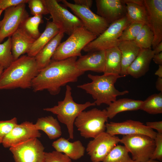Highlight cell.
Returning a JSON list of instances; mask_svg holds the SVG:
<instances>
[{"mask_svg": "<svg viewBox=\"0 0 162 162\" xmlns=\"http://www.w3.org/2000/svg\"><path fill=\"white\" fill-rule=\"evenodd\" d=\"M104 74L120 75L121 71V54L117 46L105 50Z\"/></svg>", "mask_w": 162, "mask_h": 162, "instance_id": "83f0119b", "label": "cell"}, {"mask_svg": "<svg viewBox=\"0 0 162 162\" xmlns=\"http://www.w3.org/2000/svg\"><path fill=\"white\" fill-rule=\"evenodd\" d=\"M74 4L90 8L92 5L93 1L92 0H74Z\"/></svg>", "mask_w": 162, "mask_h": 162, "instance_id": "60d3db41", "label": "cell"}, {"mask_svg": "<svg viewBox=\"0 0 162 162\" xmlns=\"http://www.w3.org/2000/svg\"><path fill=\"white\" fill-rule=\"evenodd\" d=\"M154 39V35L151 28L144 24L134 41L141 49L151 48Z\"/></svg>", "mask_w": 162, "mask_h": 162, "instance_id": "1f68e13d", "label": "cell"}, {"mask_svg": "<svg viewBox=\"0 0 162 162\" xmlns=\"http://www.w3.org/2000/svg\"><path fill=\"white\" fill-rule=\"evenodd\" d=\"M124 146L117 145L102 162H136L131 158Z\"/></svg>", "mask_w": 162, "mask_h": 162, "instance_id": "4dcf8cb0", "label": "cell"}, {"mask_svg": "<svg viewBox=\"0 0 162 162\" xmlns=\"http://www.w3.org/2000/svg\"><path fill=\"white\" fill-rule=\"evenodd\" d=\"M94 102L88 101L83 104L76 103L72 96L71 88L66 85L64 99L58 102L57 105L44 109V111L50 112L57 115L58 120L65 124L67 128L69 138H74V124L76 118L85 109L95 106Z\"/></svg>", "mask_w": 162, "mask_h": 162, "instance_id": "277c9868", "label": "cell"}, {"mask_svg": "<svg viewBox=\"0 0 162 162\" xmlns=\"http://www.w3.org/2000/svg\"><path fill=\"white\" fill-rule=\"evenodd\" d=\"M144 24L138 22H130L122 32L119 38V41H134Z\"/></svg>", "mask_w": 162, "mask_h": 162, "instance_id": "836d02e7", "label": "cell"}, {"mask_svg": "<svg viewBox=\"0 0 162 162\" xmlns=\"http://www.w3.org/2000/svg\"><path fill=\"white\" fill-rule=\"evenodd\" d=\"M52 146L55 151L64 154L71 160L79 159L85 154V148L79 140L71 142L62 137L53 142Z\"/></svg>", "mask_w": 162, "mask_h": 162, "instance_id": "ffe728a7", "label": "cell"}, {"mask_svg": "<svg viewBox=\"0 0 162 162\" xmlns=\"http://www.w3.org/2000/svg\"><path fill=\"white\" fill-rule=\"evenodd\" d=\"M119 142L123 144L132 159L136 162H146L150 159L155 148L154 139L142 134L123 136Z\"/></svg>", "mask_w": 162, "mask_h": 162, "instance_id": "9c48e42d", "label": "cell"}, {"mask_svg": "<svg viewBox=\"0 0 162 162\" xmlns=\"http://www.w3.org/2000/svg\"><path fill=\"white\" fill-rule=\"evenodd\" d=\"M59 32L58 27L52 21H48L44 32L34 42L26 53L27 55L35 57L40 50Z\"/></svg>", "mask_w": 162, "mask_h": 162, "instance_id": "d4e9b609", "label": "cell"}, {"mask_svg": "<svg viewBox=\"0 0 162 162\" xmlns=\"http://www.w3.org/2000/svg\"><path fill=\"white\" fill-rule=\"evenodd\" d=\"M97 14L110 25L126 16L125 4L123 0H96Z\"/></svg>", "mask_w": 162, "mask_h": 162, "instance_id": "e0dca14e", "label": "cell"}, {"mask_svg": "<svg viewBox=\"0 0 162 162\" xmlns=\"http://www.w3.org/2000/svg\"><path fill=\"white\" fill-rule=\"evenodd\" d=\"M120 139L105 131L89 141L86 150L92 162H102L119 142Z\"/></svg>", "mask_w": 162, "mask_h": 162, "instance_id": "4fadbf2b", "label": "cell"}, {"mask_svg": "<svg viewBox=\"0 0 162 162\" xmlns=\"http://www.w3.org/2000/svg\"><path fill=\"white\" fill-rule=\"evenodd\" d=\"M17 124V118L15 117L7 120H0V144H2L5 136Z\"/></svg>", "mask_w": 162, "mask_h": 162, "instance_id": "d590c367", "label": "cell"}, {"mask_svg": "<svg viewBox=\"0 0 162 162\" xmlns=\"http://www.w3.org/2000/svg\"><path fill=\"white\" fill-rule=\"evenodd\" d=\"M28 0H0V10H4L8 8L23 3H27Z\"/></svg>", "mask_w": 162, "mask_h": 162, "instance_id": "f35d334b", "label": "cell"}, {"mask_svg": "<svg viewBox=\"0 0 162 162\" xmlns=\"http://www.w3.org/2000/svg\"><path fill=\"white\" fill-rule=\"evenodd\" d=\"M106 130V133L112 136L142 134L148 136L154 139L157 133L142 122L131 119L121 122H107Z\"/></svg>", "mask_w": 162, "mask_h": 162, "instance_id": "5bb4252c", "label": "cell"}, {"mask_svg": "<svg viewBox=\"0 0 162 162\" xmlns=\"http://www.w3.org/2000/svg\"><path fill=\"white\" fill-rule=\"evenodd\" d=\"M155 148L150 159L162 160V134L158 133L154 139Z\"/></svg>", "mask_w": 162, "mask_h": 162, "instance_id": "74e56055", "label": "cell"}, {"mask_svg": "<svg viewBox=\"0 0 162 162\" xmlns=\"http://www.w3.org/2000/svg\"><path fill=\"white\" fill-rule=\"evenodd\" d=\"M9 149L15 162H44V147L38 138L11 147Z\"/></svg>", "mask_w": 162, "mask_h": 162, "instance_id": "7c38bea8", "label": "cell"}, {"mask_svg": "<svg viewBox=\"0 0 162 162\" xmlns=\"http://www.w3.org/2000/svg\"><path fill=\"white\" fill-rule=\"evenodd\" d=\"M45 4L52 19V21L58 28L59 32L70 35L77 29L83 27L81 21L64 6L56 0H44Z\"/></svg>", "mask_w": 162, "mask_h": 162, "instance_id": "52a82bcc", "label": "cell"}, {"mask_svg": "<svg viewBox=\"0 0 162 162\" xmlns=\"http://www.w3.org/2000/svg\"><path fill=\"white\" fill-rule=\"evenodd\" d=\"M146 125L148 127L152 129H155L158 133L162 134V121L147 122Z\"/></svg>", "mask_w": 162, "mask_h": 162, "instance_id": "ab89813d", "label": "cell"}, {"mask_svg": "<svg viewBox=\"0 0 162 162\" xmlns=\"http://www.w3.org/2000/svg\"><path fill=\"white\" fill-rule=\"evenodd\" d=\"M92 81L89 83L78 85V88L85 90L90 94L94 100L96 105L102 104L110 105L116 100V97L128 94L129 91H119L114 86L118 78L124 77L119 75L104 74L102 75H88Z\"/></svg>", "mask_w": 162, "mask_h": 162, "instance_id": "3957f363", "label": "cell"}, {"mask_svg": "<svg viewBox=\"0 0 162 162\" xmlns=\"http://www.w3.org/2000/svg\"><path fill=\"white\" fill-rule=\"evenodd\" d=\"M155 86L158 91L162 92V78H158L155 83Z\"/></svg>", "mask_w": 162, "mask_h": 162, "instance_id": "7bdbcfd3", "label": "cell"}, {"mask_svg": "<svg viewBox=\"0 0 162 162\" xmlns=\"http://www.w3.org/2000/svg\"><path fill=\"white\" fill-rule=\"evenodd\" d=\"M77 57H74L60 61L51 60L33 80L31 88L33 91L46 90L55 95L60 93L62 87L68 83L76 82L84 73L77 68Z\"/></svg>", "mask_w": 162, "mask_h": 162, "instance_id": "6da1fadb", "label": "cell"}, {"mask_svg": "<svg viewBox=\"0 0 162 162\" xmlns=\"http://www.w3.org/2000/svg\"><path fill=\"white\" fill-rule=\"evenodd\" d=\"M3 11L2 10H0V17Z\"/></svg>", "mask_w": 162, "mask_h": 162, "instance_id": "c3c4849f", "label": "cell"}, {"mask_svg": "<svg viewBox=\"0 0 162 162\" xmlns=\"http://www.w3.org/2000/svg\"><path fill=\"white\" fill-rule=\"evenodd\" d=\"M130 23L126 16L115 21L110 24L103 33L88 44L83 50L88 52L105 50L117 46L122 32Z\"/></svg>", "mask_w": 162, "mask_h": 162, "instance_id": "ba28073f", "label": "cell"}, {"mask_svg": "<svg viewBox=\"0 0 162 162\" xmlns=\"http://www.w3.org/2000/svg\"><path fill=\"white\" fill-rule=\"evenodd\" d=\"M152 50H153L154 54L159 53L162 52V41L159 43Z\"/></svg>", "mask_w": 162, "mask_h": 162, "instance_id": "ee69618b", "label": "cell"}, {"mask_svg": "<svg viewBox=\"0 0 162 162\" xmlns=\"http://www.w3.org/2000/svg\"><path fill=\"white\" fill-rule=\"evenodd\" d=\"M64 5L70 8L82 22L83 26L97 37L103 33L109 24L102 17L93 12L90 8L61 0Z\"/></svg>", "mask_w": 162, "mask_h": 162, "instance_id": "30bf717a", "label": "cell"}, {"mask_svg": "<svg viewBox=\"0 0 162 162\" xmlns=\"http://www.w3.org/2000/svg\"><path fill=\"white\" fill-rule=\"evenodd\" d=\"M154 54L151 48L141 49L137 57L128 68L127 75L136 79L144 76L149 70Z\"/></svg>", "mask_w": 162, "mask_h": 162, "instance_id": "d6986e66", "label": "cell"}, {"mask_svg": "<svg viewBox=\"0 0 162 162\" xmlns=\"http://www.w3.org/2000/svg\"><path fill=\"white\" fill-rule=\"evenodd\" d=\"M4 70V68H3L2 66H0V76Z\"/></svg>", "mask_w": 162, "mask_h": 162, "instance_id": "7dc6e473", "label": "cell"}, {"mask_svg": "<svg viewBox=\"0 0 162 162\" xmlns=\"http://www.w3.org/2000/svg\"><path fill=\"white\" fill-rule=\"evenodd\" d=\"M146 162H159V161L158 160H153L150 159L148 160Z\"/></svg>", "mask_w": 162, "mask_h": 162, "instance_id": "bcb514c9", "label": "cell"}, {"mask_svg": "<svg viewBox=\"0 0 162 162\" xmlns=\"http://www.w3.org/2000/svg\"><path fill=\"white\" fill-rule=\"evenodd\" d=\"M140 110L151 114L162 113V92L154 94L142 101Z\"/></svg>", "mask_w": 162, "mask_h": 162, "instance_id": "f1b7e54d", "label": "cell"}, {"mask_svg": "<svg viewBox=\"0 0 162 162\" xmlns=\"http://www.w3.org/2000/svg\"><path fill=\"white\" fill-rule=\"evenodd\" d=\"M105 50L91 52L79 57L76 61V66L80 71L104 73L105 67Z\"/></svg>", "mask_w": 162, "mask_h": 162, "instance_id": "ac0fdd59", "label": "cell"}, {"mask_svg": "<svg viewBox=\"0 0 162 162\" xmlns=\"http://www.w3.org/2000/svg\"><path fill=\"white\" fill-rule=\"evenodd\" d=\"M34 125L36 129L44 131L50 140L59 138L62 134L58 120L52 116L38 118Z\"/></svg>", "mask_w": 162, "mask_h": 162, "instance_id": "4316f807", "label": "cell"}, {"mask_svg": "<svg viewBox=\"0 0 162 162\" xmlns=\"http://www.w3.org/2000/svg\"><path fill=\"white\" fill-rule=\"evenodd\" d=\"M152 60L156 64L159 65H162V52L154 54Z\"/></svg>", "mask_w": 162, "mask_h": 162, "instance_id": "b9f144b4", "label": "cell"}, {"mask_svg": "<svg viewBox=\"0 0 162 162\" xmlns=\"http://www.w3.org/2000/svg\"><path fill=\"white\" fill-rule=\"evenodd\" d=\"M121 54V71L120 75L125 76L129 66L135 59L141 49L134 41L119 42L117 46Z\"/></svg>", "mask_w": 162, "mask_h": 162, "instance_id": "603a6c76", "label": "cell"}, {"mask_svg": "<svg viewBox=\"0 0 162 162\" xmlns=\"http://www.w3.org/2000/svg\"><path fill=\"white\" fill-rule=\"evenodd\" d=\"M108 118L106 109L94 108L81 112L76 119L74 124L82 136L94 138L105 131Z\"/></svg>", "mask_w": 162, "mask_h": 162, "instance_id": "8992f818", "label": "cell"}, {"mask_svg": "<svg viewBox=\"0 0 162 162\" xmlns=\"http://www.w3.org/2000/svg\"><path fill=\"white\" fill-rule=\"evenodd\" d=\"M64 36V33L59 32L35 56L39 72L50 63Z\"/></svg>", "mask_w": 162, "mask_h": 162, "instance_id": "cb8c5ba5", "label": "cell"}, {"mask_svg": "<svg viewBox=\"0 0 162 162\" xmlns=\"http://www.w3.org/2000/svg\"><path fill=\"white\" fill-rule=\"evenodd\" d=\"M26 4H22L4 10L3 18L0 21V44L6 38L10 37L29 16Z\"/></svg>", "mask_w": 162, "mask_h": 162, "instance_id": "8fae6325", "label": "cell"}, {"mask_svg": "<svg viewBox=\"0 0 162 162\" xmlns=\"http://www.w3.org/2000/svg\"><path fill=\"white\" fill-rule=\"evenodd\" d=\"M11 39L14 60L26 53L35 40L20 27L11 36Z\"/></svg>", "mask_w": 162, "mask_h": 162, "instance_id": "44dd1931", "label": "cell"}, {"mask_svg": "<svg viewBox=\"0 0 162 162\" xmlns=\"http://www.w3.org/2000/svg\"><path fill=\"white\" fill-rule=\"evenodd\" d=\"M41 135L34 124L25 121L14 126L4 137L2 144L4 147L10 148L30 139L39 138Z\"/></svg>", "mask_w": 162, "mask_h": 162, "instance_id": "9a60e30c", "label": "cell"}, {"mask_svg": "<svg viewBox=\"0 0 162 162\" xmlns=\"http://www.w3.org/2000/svg\"><path fill=\"white\" fill-rule=\"evenodd\" d=\"M150 27L154 35L153 50L162 41V0H143Z\"/></svg>", "mask_w": 162, "mask_h": 162, "instance_id": "2e32d148", "label": "cell"}, {"mask_svg": "<svg viewBox=\"0 0 162 162\" xmlns=\"http://www.w3.org/2000/svg\"><path fill=\"white\" fill-rule=\"evenodd\" d=\"M123 1L126 6V16L130 22H141L150 27L143 0H123Z\"/></svg>", "mask_w": 162, "mask_h": 162, "instance_id": "7402d4cb", "label": "cell"}, {"mask_svg": "<svg viewBox=\"0 0 162 162\" xmlns=\"http://www.w3.org/2000/svg\"><path fill=\"white\" fill-rule=\"evenodd\" d=\"M43 22L42 15L29 16L22 23L19 27L22 28L27 34L36 40L41 33L38 28L39 25Z\"/></svg>", "mask_w": 162, "mask_h": 162, "instance_id": "f546056e", "label": "cell"}, {"mask_svg": "<svg viewBox=\"0 0 162 162\" xmlns=\"http://www.w3.org/2000/svg\"><path fill=\"white\" fill-rule=\"evenodd\" d=\"M38 72L35 58L22 55L4 70L0 76V90L30 88Z\"/></svg>", "mask_w": 162, "mask_h": 162, "instance_id": "7a4b0ae2", "label": "cell"}, {"mask_svg": "<svg viewBox=\"0 0 162 162\" xmlns=\"http://www.w3.org/2000/svg\"><path fill=\"white\" fill-rule=\"evenodd\" d=\"M142 101L128 98L116 100L106 108L108 117L112 119L117 114L122 112L140 110Z\"/></svg>", "mask_w": 162, "mask_h": 162, "instance_id": "484cf974", "label": "cell"}, {"mask_svg": "<svg viewBox=\"0 0 162 162\" xmlns=\"http://www.w3.org/2000/svg\"><path fill=\"white\" fill-rule=\"evenodd\" d=\"M11 51V37L0 44V66L4 69L8 68L14 61Z\"/></svg>", "mask_w": 162, "mask_h": 162, "instance_id": "d6a6232c", "label": "cell"}, {"mask_svg": "<svg viewBox=\"0 0 162 162\" xmlns=\"http://www.w3.org/2000/svg\"><path fill=\"white\" fill-rule=\"evenodd\" d=\"M97 37L83 27L77 29L66 40L60 43L51 60L60 61L71 57L80 56L82 55V50Z\"/></svg>", "mask_w": 162, "mask_h": 162, "instance_id": "5b68a950", "label": "cell"}, {"mask_svg": "<svg viewBox=\"0 0 162 162\" xmlns=\"http://www.w3.org/2000/svg\"><path fill=\"white\" fill-rule=\"evenodd\" d=\"M27 3L33 16L49 14L44 0H28Z\"/></svg>", "mask_w": 162, "mask_h": 162, "instance_id": "e575fe53", "label": "cell"}, {"mask_svg": "<svg viewBox=\"0 0 162 162\" xmlns=\"http://www.w3.org/2000/svg\"><path fill=\"white\" fill-rule=\"evenodd\" d=\"M44 162H72L71 160L64 154L56 151L45 152Z\"/></svg>", "mask_w": 162, "mask_h": 162, "instance_id": "8d00e7d4", "label": "cell"}, {"mask_svg": "<svg viewBox=\"0 0 162 162\" xmlns=\"http://www.w3.org/2000/svg\"><path fill=\"white\" fill-rule=\"evenodd\" d=\"M158 77L162 78V65H159L158 69L154 73Z\"/></svg>", "mask_w": 162, "mask_h": 162, "instance_id": "f6af8a7d", "label": "cell"}]
</instances>
